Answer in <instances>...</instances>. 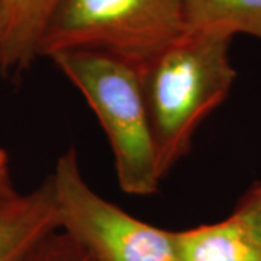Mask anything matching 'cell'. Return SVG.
I'll return each instance as SVG.
<instances>
[{
	"instance_id": "cell-1",
	"label": "cell",
	"mask_w": 261,
	"mask_h": 261,
	"mask_svg": "<svg viewBox=\"0 0 261 261\" xmlns=\"http://www.w3.org/2000/svg\"><path fill=\"white\" fill-rule=\"evenodd\" d=\"M233 35L185 31L141 67L163 177L192 148L199 125L224 102L235 80Z\"/></svg>"
},
{
	"instance_id": "cell-11",
	"label": "cell",
	"mask_w": 261,
	"mask_h": 261,
	"mask_svg": "<svg viewBox=\"0 0 261 261\" xmlns=\"http://www.w3.org/2000/svg\"><path fill=\"white\" fill-rule=\"evenodd\" d=\"M19 195L12 177L9 154L6 149L0 148V211L15 202Z\"/></svg>"
},
{
	"instance_id": "cell-9",
	"label": "cell",
	"mask_w": 261,
	"mask_h": 261,
	"mask_svg": "<svg viewBox=\"0 0 261 261\" xmlns=\"http://www.w3.org/2000/svg\"><path fill=\"white\" fill-rule=\"evenodd\" d=\"M27 261H92V258L63 231L44 238Z\"/></svg>"
},
{
	"instance_id": "cell-2",
	"label": "cell",
	"mask_w": 261,
	"mask_h": 261,
	"mask_svg": "<svg viewBox=\"0 0 261 261\" xmlns=\"http://www.w3.org/2000/svg\"><path fill=\"white\" fill-rule=\"evenodd\" d=\"M49 60L96 113L112 148L119 187L132 196L157 193L164 177L140 65L93 49H65Z\"/></svg>"
},
{
	"instance_id": "cell-12",
	"label": "cell",
	"mask_w": 261,
	"mask_h": 261,
	"mask_svg": "<svg viewBox=\"0 0 261 261\" xmlns=\"http://www.w3.org/2000/svg\"><path fill=\"white\" fill-rule=\"evenodd\" d=\"M3 41H5V20H3V10L0 5V63H2V56H3Z\"/></svg>"
},
{
	"instance_id": "cell-10",
	"label": "cell",
	"mask_w": 261,
	"mask_h": 261,
	"mask_svg": "<svg viewBox=\"0 0 261 261\" xmlns=\"http://www.w3.org/2000/svg\"><path fill=\"white\" fill-rule=\"evenodd\" d=\"M232 215L261 247V183L254 185L240 199Z\"/></svg>"
},
{
	"instance_id": "cell-5",
	"label": "cell",
	"mask_w": 261,
	"mask_h": 261,
	"mask_svg": "<svg viewBox=\"0 0 261 261\" xmlns=\"http://www.w3.org/2000/svg\"><path fill=\"white\" fill-rule=\"evenodd\" d=\"M60 228L51 176L0 211V261H27Z\"/></svg>"
},
{
	"instance_id": "cell-3",
	"label": "cell",
	"mask_w": 261,
	"mask_h": 261,
	"mask_svg": "<svg viewBox=\"0 0 261 261\" xmlns=\"http://www.w3.org/2000/svg\"><path fill=\"white\" fill-rule=\"evenodd\" d=\"M183 32L181 0H60L39 57L93 49L142 67Z\"/></svg>"
},
{
	"instance_id": "cell-7",
	"label": "cell",
	"mask_w": 261,
	"mask_h": 261,
	"mask_svg": "<svg viewBox=\"0 0 261 261\" xmlns=\"http://www.w3.org/2000/svg\"><path fill=\"white\" fill-rule=\"evenodd\" d=\"M177 261H261V247L233 215L224 221L173 231Z\"/></svg>"
},
{
	"instance_id": "cell-8",
	"label": "cell",
	"mask_w": 261,
	"mask_h": 261,
	"mask_svg": "<svg viewBox=\"0 0 261 261\" xmlns=\"http://www.w3.org/2000/svg\"><path fill=\"white\" fill-rule=\"evenodd\" d=\"M185 31L245 34L261 39V0H181Z\"/></svg>"
},
{
	"instance_id": "cell-4",
	"label": "cell",
	"mask_w": 261,
	"mask_h": 261,
	"mask_svg": "<svg viewBox=\"0 0 261 261\" xmlns=\"http://www.w3.org/2000/svg\"><path fill=\"white\" fill-rule=\"evenodd\" d=\"M49 176L58 229L92 261H177L173 231L147 224L97 195L84 180L74 148L58 157Z\"/></svg>"
},
{
	"instance_id": "cell-6",
	"label": "cell",
	"mask_w": 261,
	"mask_h": 261,
	"mask_svg": "<svg viewBox=\"0 0 261 261\" xmlns=\"http://www.w3.org/2000/svg\"><path fill=\"white\" fill-rule=\"evenodd\" d=\"M60 0H0L5 41L0 70L20 75L39 57V42Z\"/></svg>"
}]
</instances>
